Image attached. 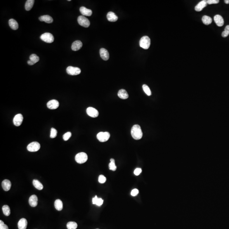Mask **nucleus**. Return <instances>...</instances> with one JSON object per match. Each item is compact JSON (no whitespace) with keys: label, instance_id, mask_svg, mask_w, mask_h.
Instances as JSON below:
<instances>
[{"label":"nucleus","instance_id":"1","mask_svg":"<svg viewBox=\"0 0 229 229\" xmlns=\"http://www.w3.org/2000/svg\"><path fill=\"white\" fill-rule=\"evenodd\" d=\"M131 133L132 138L136 140L141 139L143 137V132L141 127L138 124L133 126L131 129Z\"/></svg>","mask_w":229,"mask_h":229},{"label":"nucleus","instance_id":"2","mask_svg":"<svg viewBox=\"0 0 229 229\" xmlns=\"http://www.w3.org/2000/svg\"><path fill=\"white\" fill-rule=\"evenodd\" d=\"M140 46L144 49H148L151 44V40L149 37L147 36H143L140 40Z\"/></svg>","mask_w":229,"mask_h":229},{"label":"nucleus","instance_id":"3","mask_svg":"<svg viewBox=\"0 0 229 229\" xmlns=\"http://www.w3.org/2000/svg\"><path fill=\"white\" fill-rule=\"evenodd\" d=\"M88 159V157L85 152H80L77 154L75 156V160L79 164L85 163Z\"/></svg>","mask_w":229,"mask_h":229},{"label":"nucleus","instance_id":"4","mask_svg":"<svg viewBox=\"0 0 229 229\" xmlns=\"http://www.w3.org/2000/svg\"><path fill=\"white\" fill-rule=\"evenodd\" d=\"M41 40L46 43H52L54 41V37L50 33H45L41 35L40 37Z\"/></svg>","mask_w":229,"mask_h":229},{"label":"nucleus","instance_id":"5","mask_svg":"<svg viewBox=\"0 0 229 229\" xmlns=\"http://www.w3.org/2000/svg\"><path fill=\"white\" fill-rule=\"evenodd\" d=\"M77 21H78L79 24L83 27L87 28L90 26V21L84 16H80L78 18Z\"/></svg>","mask_w":229,"mask_h":229},{"label":"nucleus","instance_id":"6","mask_svg":"<svg viewBox=\"0 0 229 229\" xmlns=\"http://www.w3.org/2000/svg\"><path fill=\"white\" fill-rule=\"evenodd\" d=\"M66 71L69 75H75L80 74L81 73V70L80 68L70 66L67 68Z\"/></svg>","mask_w":229,"mask_h":229},{"label":"nucleus","instance_id":"7","mask_svg":"<svg viewBox=\"0 0 229 229\" xmlns=\"http://www.w3.org/2000/svg\"><path fill=\"white\" fill-rule=\"evenodd\" d=\"M110 134L108 132H100L97 135V138L101 142H106L109 140Z\"/></svg>","mask_w":229,"mask_h":229},{"label":"nucleus","instance_id":"8","mask_svg":"<svg viewBox=\"0 0 229 229\" xmlns=\"http://www.w3.org/2000/svg\"><path fill=\"white\" fill-rule=\"evenodd\" d=\"M40 148V143L37 142H33L27 146V150L30 152H35L38 151Z\"/></svg>","mask_w":229,"mask_h":229},{"label":"nucleus","instance_id":"9","mask_svg":"<svg viewBox=\"0 0 229 229\" xmlns=\"http://www.w3.org/2000/svg\"><path fill=\"white\" fill-rule=\"evenodd\" d=\"M87 115L92 118H96L99 116V112L96 109L92 107H89L86 110Z\"/></svg>","mask_w":229,"mask_h":229},{"label":"nucleus","instance_id":"10","mask_svg":"<svg viewBox=\"0 0 229 229\" xmlns=\"http://www.w3.org/2000/svg\"><path fill=\"white\" fill-rule=\"evenodd\" d=\"M23 116L22 114H18L14 116L13 119V123L14 125L19 127L22 124L23 121Z\"/></svg>","mask_w":229,"mask_h":229},{"label":"nucleus","instance_id":"11","mask_svg":"<svg viewBox=\"0 0 229 229\" xmlns=\"http://www.w3.org/2000/svg\"><path fill=\"white\" fill-rule=\"evenodd\" d=\"M59 103L56 100H51L49 101L47 104V106L49 109L54 110L57 108L59 106Z\"/></svg>","mask_w":229,"mask_h":229},{"label":"nucleus","instance_id":"12","mask_svg":"<svg viewBox=\"0 0 229 229\" xmlns=\"http://www.w3.org/2000/svg\"><path fill=\"white\" fill-rule=\"evenodd\" d=\"M214 21L216 23L217 26L219 27L222 26L224 24V19L220 15L217 14L214 17Z\"/></svg>","mask_w":229,"mask_h":229},{"label":"nucleus","instance_id":"13","mask_svg":"<svg viewBox=\"0 0 229 229\" xmlns=\"http://www.w3.org/2000/svg\"><path fill=\"white\" fill-rule=\"evenodd\" d=\"M30 205L32 207H35L38 204V198L35 195H33L30 197L28 200Z\"/></svg>","mask_w":229,"mask_h":229},{"label":"nucleus","instance_id":"14","mask_svg":"<svg viewBox=\"0 0 229 229\" xmlns=\"http://www.w3.org/2000/svg\"><path fill=\"white\" fill-rule=\"evenodd\" d=\"M207 1L205 0L202 1L196 6V7H195V9L197 12H200L207 6Z\"/></svg>","mask_w":229,"mask_h":229},{"label":"nucleus","instance_id":"15","mask_svg":"<svg viewBox=\"0 0 229 229\" xmlns=\"http://www.w3.org/2000/svg\"><path fill=\"white\" fill-rule=\"evenodd\" d=\"M100 55L103 60L106 61L109 59V54L108 50L104 48H101L100 50Z\"/></svg>","mask_w":229,"mask_h":229},{"label":"nucleus","instance_id":"16","mask_svg":"<svg viewBox=\"0 0 229 229\" xmlns=\"http://www.w3.org/2000/svg\"><path fill=\"white\" fill-rule=\"evenodd\" d=\"M82 43L80 40L75 41L72 43L71 46L72 50L74 51H77L80 50L82 47Z\"/></svg>","mask_w":229,"mask_h":229},{"label":"nucleus","instance_id":"17","mask_svg":"<svg viewBox=\"0 0 229 229\" xmlns=\"http://www.w3.org/2000/svg\"><path fill=\"white\" fill-rule=\"evenodd\" d=\"M80 12L83 16H90L92 14V11L90 9H88L84 7H82L80 9Z\"/></svg>","mask_w":229,"mask_h":229},{"label":"nucleus","instance_id":"18","mask_svg":"<svg viewBox=\"0 0 229 229\" xmlns=\"http://www.w3.org/2000/svg\"><path fill=\"white\" fill-rule=\"evenodd\" d=\"M39 20L40 21H44L48 23H51L53 22L52 18L49 15L41 16L39 17Z\"/></svg>","mask_w":229,"mask_h":229},{"label":"nucleus","instance_id":"19","mask_svg":"<svg viewBox=\"0 0 229 229\" xmlns=\"http://www.w3.org/2000/svg\"><path fill=\"white\" fill-rule=\"evenodd\" d=\"M11 186V182L8 179H4L2 182V186L3 189L6 191H9L10 189Z\"/></svg>","mask_w":229,"mask_h":229},{"label":"nucleus","instance_id":"20","mask_svg":"<svg viewBox=\"0 0 229 229\" xmlns=\"http://www.w3.org/2000/svg\"><path fill=\"white\" fill-rule=\"evenodd\" d=\"M27 221L25 218H22L19 220L18 223V227L19 229H26L27 228Z\"/></svg>","mask_w":229,"mask_h":229},{"label":"nucleus","instance_id":"21","mask_svg":"<svg viewBox=\"0 0 229 229\" xmlns=\"http://www.w3.org/2000/svg\"><path fill=\"white\" fill-rule=\"evenodd\" d=\"M106 17L108 20L110 22H115L118 19V16L112 12H109L107 14Z\"/></svg>","mask_w":229,"mask_h":229},{"label":"nucleus","instance_id":"22","mask_svg":"<svg viewBox=\"0 0 229 229\" xmlns=\"http://www.w3.org/2000/svg\"><path fill=\"white\" fill-rule=\"evenodd\" d=\"M118 96L122 99H126L129 97V95L127 91L124 89L119 90L118 94Z\"/></svg>","mask_w":229,"mask_h":229},{"label":"nucleus","instance_id":"23","mask_svg":"<svg viewBox=\"0 0 229 229\" xmlns=\"http://www.w3.org/2000/svg\"><path fill=\"white\" fill-rule=\"evenodd\" d=\"M9 24L10 27L12 29L16 30L18 29V27H19L18 24V22L15 20L13 19H11L9 20Z\"/></svg>","mask_w":229,"mask_h":229},{"label":"nucleus","instance_id":"24","mask_svg":"<svg viewBox=\"0 0 229 229\" xmlns=\"http://www.w3.org/2000/svg\"><path fill=\"white\" fill-rule=\"evenodd\" d=\"M54 206L56 210L58 211H61L63 209V203L62 201L59 199L56 200L54 202Z\"/></svg>","mask_w":229,"mask_h":229},{"label":"nucleus","instance_id":"25","mask_svg":"<svg viewBox=\"0 0 229 229\" xmlns=\"http://www.w3.org/2000/svg\"><path fill=\"white\" fill-rule=\"evenodd\" d=\"M34 3H35L34 0H27L25 6L26 10H30L33 7Z\"/></svg>","mask_w":229,"mask_h":229},{"label":"nucleus","instance_id":"26","mask_svg":"<svg viewBox=\"0 0 229 229\" xmlns=\"http://www.w3.org/2000/svg\"><path fill=\"white\" fill-rule=\"evenodd\" d=\"M93 203L97 206H101L103 203V200L101 198H99L97 196H96L93 199Z\"/></svg>","mask_w":229,"mask_h":229},{"label":"nucleus","instance_id":"27","mask_svg":"<svg viewBox=\"0 0 229 229\" xmlns=\"http://www.w3.org/2000/svg\"><path fill=\"white\" fill-rule=\"evenodd\" d=\"M33 184L35 188L39 190H42L43 188V186L42 184L37 179H34L33 181Z\"/></svg>","mask_w":229,"mask_h":229},{"label":"nucleus","instance_id":"28","mask_svg":"<svg viewBox=\"0 0 229 229\" xmlns=\"http://www.w3.org/2000/svg\"><path fill=\"white\" fill-rule=\"evenodd\" d=\"M202 21L203 23L206 25H208L212 23V19L211 18L207 16H204L202 18Z\"/></svg>","mask_w":229,"mask_h":229},{"label":"nucleus","instance_id":"29","mask_svg":"<svg viewBox=\"0 0 229 229\" xmlns=\"http://www.w3.org/2000/svg\"><path fill=\"white\" fill-rule=\"evenodd\" d=\"M77 226V223L74 221H70L67 224V227L68 229H76Z\"/></svg>","mask_w":229,"mask_h":229},{"label":"nucleus","instance_id":"30","mask_svg":"<svg viewBox=\"0 0 229 229\" xmlns=\"http://www.w3.org/2000/svg\"><path fill=\"white\" fill-rule=\"evenodd\" d=\"M2 210H3V213L6 216H9L10 214V209L9 206L8 205H4L2 207Z\"/></svg>","mask_w":229,"mask_h":229},{"label":"nucleus","instance_id":"31","mask_svg":"<svg viewBox=\"0 0 229 229\" xmlns=\"http://www.w3.org/2000/svg\"><path fill=\"white\" fill-rule=\"evenodd\" d=\"M110 163H109V169L113 171H115L117 169V167L115 165V160L113 159H110Z\"/></svg>","mask_w":229,"mask_h":229},{"label":"nucleus","instance_id":"32","mask_svg":"<svg viewBox=\"0 0 229 229\" xmlns=\"http://www.w3.org/2000/svg\"><path fill=\"white\" fill-rule=\"evenodd\" d=\"M30 60L32 61L34 64L37 63L40 60V58L35 54H32L29 57Z\"/></svg>","mask_w":229,"mask_h":229},{"label":"nucleus","instance_id":"33","mask_svg":"<svg viewBox=\"0 0 229 229\" xmlns=\"http://www.w3.org/2000/svg\"><path fill=\"white\" fill-rule=\"evenodd\" d=\"M143 91L146 93V95H148V96H151V90L150 89L149 87H148L147 85H143Z\"/></svg>","mask_w":229,"mask_h":229},{"label":"nucleus","instance_id":"34","mask_svg":"<svg viewBox=\"0 0 229 229\" xmlns=\"http://www.w3.org/2000/svg\"><path fill=\"white\" fill-rule=\"evenodd\" d=\"M229 35V25L226 26L225 27V29L224 32H223L221 35L223 37H226Z\"/></svg>","mask_w":229,"mask_h":229},{"label":"nucleus","instance_id":"35","mask_svg":"<svg viewBox=\"0 0 229 229\" xmlns=\"http://www.w3.org/2000/svg\"><path fill=\"white\" fill-rule=\"evenodd\" d=\"M57 131L56 129L54 128H52L51 130V134H50V137L51 138H56L57 136Z\"/></svg>","mask_w":229,"mask_h":229},{"label":"nucleus","instance_id":"36","mask_svg":"<svg viewBox=\"0 0 229 229\" xmlns=\"http://www.w3.org/2000/svg\"><path fill=\"white\" fill-rule=\"evenodd\" d=\"M71 133L70 132H67L64 134V135L63 136V138L65 141H68L71 137Z\"/></svg>","mask_w":229,"mask_h":229},{"label":"nucleus","instance_id":"37","mask_svg":"<svg viewBox=\"0 0 229 229\" xmlns=\"http://www.w3.org/2000/svg\"><path fill=\"white\" fill-rule=\"evenodd\" d=\"M106 178L104 175H101L99 176V182L100 183H104L106 182Z\"/></svg>","mask_w":229,"mask_h":229},{"label":"nucleus","instance_id":"38","mask_svg":"<svg viewBox=\"0 0 229 229\" xmlns=\"http://www.w3.org/2000/svg\"><path fill=\"white\" fill-rule=\"evenodd\" d=\"M0 229H9L8 226L2 220L0 221Z\"/></svg>","mask_w":229,"mask_h":229},{"label":"nucleus","instance_id":"39","mask_svg":"<svg viewBox=\"0 0 229 229\" xmlns=\"http://www.w3.org/2000/svg\"><path fill=\"white\" fill-rule=\"evenodd\" d=\"M208 4H217L219 2V0H208L207 1Z\"/></svg>","mask_w":229,"mask_h":229},{"label":"nucleus","instance_id":"40","mask_svg":"<svg viewBox=\"0 0 229 229\" xmlns=\"http://www.w3.org/2000/svg\"><path fill=\"white\" fill-rule=\"evenodd\" d=\"M138 193H139L138 190L137 189H134L131 191V194L133 196H137V195L138 194Z\"/></svg>","mask_w":229,"mask_h":229},{"label":"nucleus","instance_id":"41","mask_svg":"<svg viewBox=\"0 0 229 229\" xmlns=\"http://www.w3.org/2000/svg\"><path fill=\"white\" fill-rule=\"evenodd\" d=\"M141 172H142V169H141V168H137L135 169L134 173L136 176H138L141 174Z\"/></svg>","mask_w":229,"mask_h":229},{"label":"nucleus","instance_id":"42","mask_svg":"<svg viewBox=\"0 0 229 229\" xmlns=\"http://www.w3.org/2000/svg\"><path fill=\"white\" fill-rule=\"evenodd\" d=\"M27 63H28V65H34V64H34V63H33V62H32V61H31V60H30V59L29 60H28V62H27Z\"/></svg>","mask_w":229,"mask_h":229},{"label":"nucleus","instance_id":"43","mask_svg":"<svg viewBox=\"0 0 229 229\" xmlns=\"http://www.w3.org/2000/svg\"><path fill=\"white\" fill-rule=\"evenodd\" d=\"M224 2L226 4H229V0H225Z\"/></svg>","mask_w":229,"mask_h":229},{"label":"nucleus","instance_id":"44","mask_svg":"<svg viewBox=\"0 0 229 229\" xmlns=\"http://www.w3.org/2000/svg\"><path fill=\"white\" fill-rule=\"evenodd\" d=\"M68 2H70V1H70V0H68Z\"/></svg>","mask_w":229,"mask_h":229},{"label":"nucleus","instance_id":"45","mask_svg":"<svg viewBox=\"0 0 229 229\" xmlns=\"http://www.w3.org/2000/svg\"></svg>","mask_w":229,"mask_h":229}]
</instances>
